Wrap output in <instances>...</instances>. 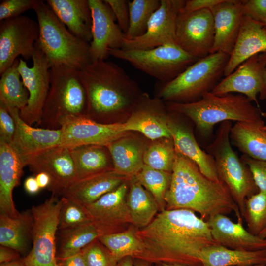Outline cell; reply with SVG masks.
<instances>
[{
    "instance_id": "1f68e13d",
    "label": "cell",
    "mask_w": 266,
    "mask_h": 266,
    "mask_svg": "<svg viewBox=\"0 0 266 266\" xmlns=\"http://www.w3.org/2000/svg\"><path fill=\"white\" fill-rule=\"evenodd\" d=\"M264 125V122H236L230 130L231 144L244 155L266 161V131L262 129Z\"/></svg>"
},
{
    "instance_id": "f6af8a7d",
    "label": "cell",
    "mask_w": 266,
    "mask_h": 266,
    "mask_svg": "<svg viewBox=\"0 0 266 266\" xmlns=\"http://www.w3.org/2000/svg\"><path fill=\"white\" fill-rule=\"evenodd\" d=\"M242 160L249 167L259 191H266V161L255 160L242 155Z\"/></svg>"
},
{
    "instance_id": "74e56055",
    "label": "cell",
    "mask_w": 266,
    "mask_h": 266,
    "mask_svg": "<svg viewBox=\"0 0 266 266\" xmlns=\"http://www.w3.org/2000/svg\"><path fill=\"white\" fill-rule=\"evenodd\" d=\"M160 4L161 0L129 1V25L125 38L132 40L143 35L149 20Z\"/></svg>"
},
{
    "instance_id": "7c38bea8",
    "label": "cell",
    "mask_w": 266,
    "mask_h": 266,
    "mask_svg": "<svg viewBox=\"0 0 266 266\" xmlns=\"http://www.w3.org/2000/svg\"><path fill=\"white\" fill-rule=\"evenodd\" d=\"M39 36L38 22L26 16L0 21V75L22 56L25 60L32 58L35 43Z\"/></svg>"
},
{
    "instance_id": "e7e4bbea",
    "label": "cell",
    "mask_w": 266,
    "mask_h": 266,
    "mask_svg": "<svg viewBox=\"0 0 266 266\" xmlns=\"http://www.w3.org/2000/svg\"><path fill=\"white\" fill-rule=\"evenodd\" d=\"M262 129H263V130L266 131V125H264V126L262 127Z\"/></svg>"
},
{
    "instance_id": "cb8c5ba5",
    "label": "cell",
    "mask_w": 266,
    "mask_h": 266,
    "mask_svg": "<svg viewBox=\"0 0 266 266\" xmlns=\"http://www.w3.org/2000/svg\"><path fill=\"white\" fill-rule=\"evenodd\" d=\"M266 53V28L261 23L243 15L240 32L224 71L232 73L252 56Z\"/></svg>"
},
{
    "instance_id": "ab89813d",
    "label": "cell",
    "mask_w": 266,
    "mask_h": 266,
    "mask_svg": "<svg viewBox=\"0 0 266 266\" xmlns=\"http://www.w3.org/2000/svg\"><path fill=\"white\" fill-rule=\"evenodd\" d=\"M176 152L172 138L154 141L144 151V165L155 169L172 172Z\"/></svg>"
},
{
    "instance_id": "60d3db41",
    "label": "cell",
    "mask_w": 266,
    "mask_h": 266,
    "mask_svg": "<svg viewBox=\"0 0 266 266\" xmlns=\"http://www.w3.org/2000/svg\"><path fill=\"white\" fill-rule=\"evenodd\" d=\"M243 217L248 231L255 235L266 228V191H259L246 200Z\"/></svg>"
},
{
    "instance_id": "44dd1931",
    "label": "cell",
    "mask_w": 266,
    "mask_h": 266,
    "mask_svg": "<svg viewBox=\"0 0 266 266\" xmlns=\"http://www.w3.org/2000/svg\"><path fill=\"white\" fill-rule=\"evenodd\" d=\"M214 39L211 53L231 54L236 43L243 16L242 1L223 0L211 9Z\"/></svg>"
},
{
    "instance_id": "9f6ffc18",
    "label": "cell",
    "mask_w": 266,
    "mask_h": 266,
    "mask_svg": "<svg viewBox=\"0 0 266 266\" xmlns=\"http://www.w3.org/2000/svg\"><path fill=\"white\" fill-rule=\"evenodd\" d=\"M0 266H26L24 259H19L10 262L1 263Z\"/></svg>"
},
{
    "instance_id": "94428289",
    "label": "cell",
    "mask_w": 266,
    "mask_h": 266,
    "mask_svg": "<svg viewBox=\"0 0 266 266\" xmlns=\"http://www.w3.org/2000/svg\"><path fill=\"white\" fill-rule=\"evenodd\" d=\"M258 236L261 238L266 239V228L263 230Z\"/></svg>"
},
{
    "instance_id": "4fadbf2b",
    "label": "cell",
    "mask_w": 266,
    "mask_h": 266,
    "mask_svg": "<svg viewBox=\"0 0 266 266\" xmlns=\"http://www.w3.org/2000/svg\"><path fill=\"white\" fill-rule=\"evenodd\" d=\"M214 39V26L210 9L180 11L177 20L176 44L199 60L211 53Z\"/></svg>"
},
{
    "instance_id": "277c9868",
    "label": "cell",
    "mask_w": 266,
    "mask_h": 266,
    "mask_svg": "<svg viewBox=\"0 0 266 266\" xmlns=\"http://www.w3.org/2000/svg\"><path fill=\"white\" fill-rule=\"evenodd\" d=\"M252 102L240 94L218 96L209 92L197 101L185 103L168 102V106L171 111L190 119L200 136L207 139L213 135L214 126L220 122H263L262 111Z\"/></svg>"
},
{
    "instance_id": "ee69618b",
    "label": "cell",
    "mask_w": 266,
    "mask_h": 266,
    "mask_svg": "<svg viewBox=\"0 0 266 266\" xmlns=\"http://www.w3.org/2000/svg\"><path fill=\"white\" fill-rule=\"evenodd\" d=\"M39 0H3L0 3V21L18 17L33 9Z\"/></svg>"
},
{
    "instance_id": "7a4b0ae2",
    "label": "cell",
    "mask_w": 266,
    "mask_h": 266,
    "mask_svg": "<svg viewBox=\"0 0 266 266\" xmlns=\"http://www.w3.org/2000/svg\"><path fill=\"white\" fill-rule=\"evenodd\" d=\"M171 173V183L165 197L166 209L191 210L206 221L214 215L234 211L238 220H242L227 186L220 180L207 178L186 157L176 153Z\"/></svg>"
},
{
    "instance_id": "6da1fadb",
    "label": "cell",
    "mask_w": 266,
    "mask_h": 266,
    "mask_svg": "<svg viewBox=\"0 0 266 266\" xmlns=\"http://www.w3.org/2000/svg\"><path fill=\"white\" fill-rule=\"evenodd\" d=\"M136 234L143 246L136 259L155 264L202 266L201 250L216 244L206 221L188 209L161 210Z\"/></svg>"
},
{
    "instance_id": "f5cc1de1",
    "label": "cell",
    "mask_w": 266,
    "mask_h": 266,
    "mask_svg": "<svg viewBox=\"0 0 266 266\" xmlns=\"http://www.w3.org/2000/svg\"><path fill=\"white\" fill-rule=\"evenodd\" d=\"M26 191L30 194H35L40 189L35 177L30 176L27 178L24 183Z\"/></svg>"
},
{
    "instance_id": "f35d334b",
    "label": "cell",
    "mask_w": 266,
    "mask_h": 266,
    "mask_svg": "<svg viewBox=\"0 0 266 266\" xmlns=\"http://www.w3.org/2000/svg\"><path fill=\"white\" fill-rule=\"evenodd\" d=\"M135 177L153 196L160 211L166 209L165 197L171 183V172L155 169L144 165Z\"/></svg>"
},
{
    "instance_id": "603a6c76",
    "label": "cell",
    "mask_w": 266,
    "mask_h": 266,
    "mask_svg": "<svg viewBox=\"0 0 266 266\" xmlns=\"http://www.w3.org/2000/svg\"><path fill=\"white\" fill-rule=\"evenodd\" d=\"M25 166L11 144L0 140V213L13 217L20 213L15 208L12 193L19 184Z\"/></svg>"
},
{
    "instance_id": "8d00e7d4",
    "label": "cell",
    "mask_w": 266,
    "mask_h": 266,
    "mask_svg": "<svg viewBox=\"0 0 266 266\" xmlns=\"http://www.w3.org/2000/svg\"><path fill=\"white\" fill-rule=\"evenodd\" d=\"M62 232L57 256L58 259L68 257L80 252L86 246L101 235L92 222Z\"/></svg>"
},
{
    "instance_id": "6f0895ef",
    "label": "cell",
    "mask_w": 266,
    "mask_h": 266,
    "mask_svg": "<svg viewBox=\"0 0 266 266\" xmlns=\"http://www.w3.org/2000/svg\"><path fill=\"white\" fill-rule=\"evenodd\" d=\"M133 262L134 266H153L152 264L140 259H133ZM153 266H162V265L161 264H156Z\"/></svg>"
},
{
    "instance_id": "d6986e66",
    "label": "cell",
    "mask_w": 266,
    "mask_h": 266,
    "mask_svg": "<svg viewBox=\"0 0 266 266\" xmlns=\"http://www.w3.org/2000/svg\"><path fill=\"white\" fill-rule=\"evenodd\" d=\"M35 174L47 173L51 182L48 188L53 194H63L77 180L75 165L68 148L61 145L45 150L31 158L27 165Z\"/></svg>"
},
{
    "instance_id": "ffe728a7",
    "label": "cell",
    "mask_w": 266,
    "mask_h": 266,
    "mask_svg": "<svg viewBox=\"0 0 266 266\" xmlns=\"http://www.w3.org/2000/svg\"><path fill=\"white\" fill-rule=\"evenodd\" d=\"M7 109L13 118L16 126L11 145L26 166L28 161L35 155L49 148L61 145V129L34 128L21 118L19 109Z\"/></svg>"
},
{
    "instance_id": "bcb514c9",
    "label": "cell",
    "mask_w": 266,
    "mask_h": 266,
    "mask_svg": "<svg viewBox=\"0 0 266 266\" xmlns=\"http://www.w3.org/2000/svg\"><path fill=\"white\" fill-rule=\"evenodd\" d=\"M15 129L13 118L6 107L0 103V140L11 144Z\"/></svg>"
},
{
    "instance_id": "8992f818",
    "label": "cell",
    "mask_w": 266,
    "mask_h": 266,
    "mask_svg": "<svg viewBox=\"0 0 266 266\" xmlns=\"http://www.w3.org/2000/svg\"><path fill=\"white\" fill-rule=\"evenodd\" d=\"M50 73V88L40 125L59 129L60 121L65 117L87 116V96L78 70L63 65L52 66Z\"/></svg>"
},
{
    "instance_id": "7bdbcfd3",
    "label": "cell",
    "mask_w": 266,
    "mask_h": 266,
    "mask_svg": "<svg viewBox=\"0 0 266 266\" xmlns=\"http://www.w3.org/2000/svg\"><path fill=\"white\" fill-rule=\"evenodd\" d=\"M81 252L86 266H116L118 262L98 239L86 246Z\"/></svg>"
},
{
    "instance_id": "d6a6232c",
    "label": "cell",
    "mask_w": 266,
    "mask_h": 266,
    "mask_svg": "<svg viewBox=\"0 0 266 266\" xmlns=\"http://www.w3.org/2000/svg\"><path fill=\"white\" fill-rule=\"evenodd\" d=\"M111 155L113 170L129 178L135 176L144 166L145 150L136 140L124 136L107 146Z\"/></svg>"
},
{
    "instance_id": "5b68a950",
    "label": "cell",
    "mask_w": 266,
    "mask_h": 266,
    "mask_svg": "<svg viewBox=\"0 0 266 266\" xmlns=\"http://www.w3.org/2000/svg\"><path fill=\"white\" fill-rule=\"evenodd\" d=\"M33 10L39 27L37 43L52 66L79 70L92 62L89 43L72 33L47 3L39 0Z\"/></svg>"
},
{
    "instance_id": "836d02e7",
    "label": "cell",
    "mask_w": 266,
    "mask_h": 266,
    "mask_svg": "<svg viewBox=\"0 0 266 266\" xmlns=\"http://www.w3.org/2000/svg\"><path fill=\"white\" fill-rule=\"evenodd\" d=\"M129 182L127 204L132 225L139 229L147 226L160 209L153 196L138 182L135 176L130 178Z\"/></svg>"
},
{
    "instance_id": "be15d7a7",
    "label": "cell",
    "mask_w": 266,
    "mask_h": 266,
    "mask_svg": "<svg viewBox=\"0 0 266 266\" xmlns=\"http://www.w3.org/2000/svg\"><path fill=\"white\" fill-rule=\"evenodd\" d=\"M266 266V265H254V266Z\"/></svg>"
},
{
    "instance_id": "681fc988",
    "label": "cell",
    "mask_w": 266,
    "mask_h": 266,
    "mask_svg": "<svg viewBox=\"0 0 266 266\" xmlns=\"http://www.w3.org/2000/svg\"><path fill=\"white\" fill-rule=\"evenodd\" d=\"M223 0H185L181 11L192 12L212 8L222 2Z\"/></svg>"
},
{
    "instance_id": "91938a15",
    "label": "cell",
    "mask_w": 266,
    "mask_h": 266,
    "mask_svg": "<svg viewBox=\"0 0 266 266\" xmlns=\"http://www.w3.org/2000/svg\"><path fill=\"white\" fill-rule=\"evenodd\" d=\"M162 266H189L185 265L179 264H169V263H163L161 264Z\"/></svg>"
},
{
    "instance_id": "6125c7cd",
    "label": "cell",
    "mask_w": 266,
    "mask_h": 266,
    "mask_svg": "<svg viewBox=\"0 0 266 266\" xmlns=\"http://www.w3.org/2000/svg\"><path fill=\"white\" fill-rule=\"evenodd\" d=\"M263 25L265 26V27L266 28V18L265 20L264 21V23H263Z\"/></svg>"
},
{
    "instance_id": "83f0119b",
    "label": "cell",
    "mask_w": 266,
    "mask_h": 266,
    "mask_svg": "<svg viewBox=\"0 0 266 266\" xmlns=\"http://www.w3.org/2000/svg\"><path fill=\"white\" fill-rule=\"evenodd\" d=\"M46 2L72 33L91 42L92 16L88 0H47Z\"/></svg>"
},
{
    "instance_id": "5bb4252c",
    "label": "cell",
    "mask_w": 266,
    "mask_h": 266,
    "mask_svg": "<svg viewBox=\"0 0 266 266\" xmlns=\"http://www.w3.org/2000/svg\"><path fill=\"white\" fill-rule=\"evenodd\" d=\"M62 131L61 146L71 148L84 145L107 146L125 136L123 123H102L87 116H71L64 118L60 123Z\"/></svg>"
},
{
    "instance_id": "7dc6e473",
    "label": "cell",
    "mask_w": 266,
    "mask_h": 266,
    "mask_svg": "<svg viewBox=\"0 0 266 266\" xmlns=\"http://www.w3.org/2000/svg\"><path fill=\"white\" fill-rule=\"evenodd\" d=\"M112 10L117 22V24L125 34L129 25L128 0H104Z\"/></svg>"
},
{
    "instance_id": "680465c9",
    "label": "cell",
    "mask_w": 266,
    "mask_h": 266,
    "mask_svg": "<svg viewBox=\"0 0 266 266\" xmlns=\"http://www.w3.org/2000/svg\"><path fill=\"white\" fill-rule=\"evenodd\" d=\"M259 56L260 58L264 63L266 68V53L259 54ZM261 115L262 117L266 118V112H262Z\"/></svg>"
},
{
    "instance_id": "4dcf8cb0",
    "label": "cell",
    "mask_w": 266,
    "mask_h": 266,
    "mask_svg": "<svg viewBox=\"0 0 266 266\" xmlns=\"http://www.w3.org/2000/svg\"><path fill=\"white\" fill-rule=\"evenodd\" d=\"M33 218L30 209L16 217L0 213V244L14 249L20 254L28 249L32 240Z\"/></svg>"
},
{
    "instance_id": "4316f807",
    "label": "cell",
    "mask_w": 266,
    "mask_h": 266,
    "mask_svg": "<svg viewBox=\"0 0 266 266\" xmlns=\"http://www.w3.org/2000/svg\"><path fill=\"white\" fill-rule=\"evenodd\" d=\"M129 179L112 170L77 180L66 189L63 194L85 206L114 190Z\"/></svg>"
},
{
    "instance_id": "9c48e42d",
    "label": "cell",
    "mask_w": 266,
    "mask_h": 266,
    "mask_svg": "<svg viewBox=\"0 0 266 266\" xmlns=\"http://www.w3.org/2000/svg\"><path fill=\"white\" fill-rule=\"evenodd\" d=\"M109 54L128 62L162 82L172 80L198 60L176 44L142 50L110 49Z\"/></svg>"
},
{
    "instance_id": "db71d44e",
    "label": "cell",
    "mask_w": 266,
    "mask_h": 266,
    "mask_svg": "<svg viewBox=\"0 0 266 266\" xmlns=\"http://www.w3.org/2000/svg\"><path fill=\"white\" fill-rule=\"evenodd\" d=\"M35 177L40 189L48 188L51 184V178L45 172H39L35 174Z\"/></svg>"
},
{
    "instance_id": "7402d4cb",
    "label": "cell",
    "mask_w": 266,
    "mask_h": 266,
    "mask_svg": "<svg viewBox=\"0 0 266 266\" xmlns=\"http://www.w3.org/2000/svg\"><path fill=\"white\" fill-rule=\"evenodd\" d=\"M206 222L216 244L236 250L266 249V239L245 229L242 220L234 223L226 215L219 214L209 217Z\"/></svg>"
},
{
    "instance_id": "f546056e",
    "label": "cell",
    "mask_w": 266,
    "mask_h": 266,
    "mask_svg": "<svg viewBox=\"0 0 266 266\" xmlns=\"http://www.w3.org/2000/svg\"><path fill=\"white\" fill-rule=\"evenodd\" d=\"M68 148L77 180L113 170L112 159L106 146L84 145Z\"/></svg>"
},
{
    "instance_id": "c3c4849f",
    "label": "cell",
    "mask_w": 266,
    "mask_h": 266,
    "mask_svg": "<svg viewBox=\"0 0 266 266\" xmlns=\"http://www.w3.org/2000/svg\"><path fill=\"white\" fill-rule=\"evenodd\" d=\"M242 1L243 15L263 24L266 18V0Z\"/></svg>"
},
{
    "instance_id": "e575fe53",
    "label": "cell",
    "mask_w": 266,
    "mask_h": 266,
    "mask_svg": "<svg viewBox=\"0 0 266 266\" xmlns=\"http://www.w3.org/2000/svg\"><path fill=\"white\" fill-rule=\"evenodd\" d=\"M19 60L13 64L1 75L0 79V103L7 108H15L22 110L28 104L29 93L20 79L18 69Z\"/></svg>"
},
{
    "instance_id": "f907efd6",
    "label": "cell",
    "mask_w": 266,
    "mask_h": 266,
    "mask_svg": "<svg viewBox=\"0 0 266 266\" xmlns=\"http://www.w3.org/2000/svg\"><path fill=\"white\" fill-rule=\"evenodd\" d=\"M58 266H86L82 252L65 258H57Z\"/></svg>"
},
{
    "instance_id": "816d5d0a",
    "label": "cell",
    "mask_w": 266,
    "mask_h": 266,
    "mask_svg": "<svg viewBox=\"0 0 266 266\" xmlns=\"http://www.w3.org/2000/svg\"><path fill=\"white\" fill-rule=\"evenodd\" d=\"M20 259V253L14 249L0 245V263L10 262Z\"/></svg>"
},
{
    "instance_id": "d590c367",
    "label": "cell",
    "mask_w": 266,
    "mask_h": 266,
    "mask_svg": "<svg viewBox=\"0 0 266 266\" xmlns=\"http://www.w3.org/2000/svg\"><path fill=\"white\" fill-rule=\"evenodd\" d=\"M136 230L133 226L122 232L101 235L98 239L118 262L128 256L136 259L143 249L142 243L136 234Z\"/></svg>"
},
{
    "instance_id": "2e32d148",
    "label": "cell",
    "mask_w": 266,
    "mask_h": 266,
    "mask_svg": "<svg viewBox=\"0 0 266 266\" xmlns=\"http://www.w3.org/2000/svg\"><path fill=\"white\" fill-rule=\"evenodd\" d=\"M129 179L114 190L84 206L101 235L123 231L126 230L124 228L132 224L126 201Z\"/></svg>"
},
{
    "instance_id": "9a60e30c",
    "label": "cell",
    "mask_w": 266,
    "mask_h": 266,
    "mask_svg": "<svg viewBox=\"0 0 266 266\" xmlns=\"http://www.w3.org/2000/svg\"><path fill=\"white\" fill-rule=\"evenodd\" d=\"M185 0H161L159 7L148 21L145 33L132 40L124 39L122 49H149L176 44L178 16Z\"/></svg>"
},
{
    "instance_id": "52a82bcc",
    "label": "cell",
    "mask_w": 266,
    "mask_h": 266,
    "mask_svg": "<svg viewBox=\"0 0 266 266\" xmlns=\"http://www.w3.org/2000/svg\"><path fill=\"white\" fill-rule=\"evenodd\" d=\"M232 126L231 121L221 123L214 140L205 149L214 160L219 180L228 187L243 217L246 200L259 190L249 167L232 147L230 139Z\"/></svg>"
},
{
    "instance_id": "e0dca14e",
    "label": "cell",
    "mask_w": 266,
    "mask_h": 266,
    "mask_svg": "<svg viewBox=\"0 0 266 266\" xmlns=\"http://www.w3.org/2000/svg\"><path fill=\"white\" fill-rule=\"evenodd\" d=\"M211 92L218 96L238 93L256 102L259 107L257 96L261 100L266 99V68L259 54L248 59L224 77Z\"/></svg>"
},
{
    "instance_id": "ac0fdd59",
    "label": "cell",
    "mask_w": 266,
    "mask_h": 266,
    "mask_svg": "<svg viewBox=\"0 0 266 266\" xmlns=\"http://www.w3.org/2000/svg\"><path fill=\"white\" fill-rule=\"evenodd\" d=\"M91 11L92 40L89 43L92 61L105 60L110 49H122L124 33L116 23L109 6L102 0H88Z\"/></svg>"
},
{
    "instance_id": "8fae6325",
    "label": "cell",
    "mask_w": 266,
    "mask_h": 266,
    "mask_svg": "<svg viewBox=\"0 0 266 266\" xmlns=\"http://www.w3.org/2000/svg\"><path fill=\"white\" fill-rule=\"evenodd\" d=\"M32 59L33 64L31 67H29L22 59H19L18 69L29 93L28 104L20 110V115L30 125H40L50 88V70L52 65L37 41L35 44Z\"/></svg>"
},
{
    "instance_id": "30bf717a",
    "label": "cell",
    "mask_w": 266,
    "mask_h": 266,
    "mask_svg": "<svg viewBox=\"0 0 266 266\" xmlns=\"http://www.w3.org/2000/svg\"><path fill=\"white\" fill-rule=\"evenodd\" d=\"M63 198L54 194L43 203L33 206L32 247L24 260L26 266H58L56 235Z\"/></svg>"
},
{
    "instance_id": "ba28073f",
    "label": "cell",
    "mask_w": 266,
    "mask_h": 266,
    "mask_svg": "<svg viewBox=\"0 0 266 266\" xmlns=\"http://www.w3.org/2000/svg\"><path fill=\"white\" fill-rule=\"evenodd\" d=\"M230 56L211 53L188 66L172 80L163 82L159 98L168 102L190 103L200 100L219 83Z\"/></svg>"
},
{
    "instance_id": "f1b7e54d",
    "label": "cell",
    "mask_w": 266,
    "mask_h": 266,
    "mask_svg": "<svg viewBox=\"0 0 266 266\" xmlns=\"http://www.w3.org/2000/svg\"><path fill=\"white\" fill-rule=\"evenodd\" d=\"M200 259L202 266H251L266 265V249L255 251L229 248L218 244L204 248Z\"/></svg>"
},
{
    "instance_id": "b9f144b4",
    "label": "cell",
    "mask_w": 266,
    "mask_h": 266,
    "mask_svg": "<svg viewBox=\"0 0 266 266\" xmlns=\"http://www.w3.org/2000/svg\"><path fill=\"white\" fill-rule=\"evenodd\" d=\"M63 198L59 225L60 230H68L92 222L83 206L66 197Z\"/></svg>"
},
{
    "instance_id": "11a10c76",
    "label": "cell",
    "mask_w": 266,
    "mask_h": 266,
    "mask_svg": "<svg viewBox=\"0 0 266 266\" xmlns=\"http://www.w3.org/2000/svg\"><path fill=\"white\" fill-rule=\"evenodd\" d=\"M116 266H134L133 259L130 256L125 257L118 262Z\"/></svg>"
},
{
    "instance_id": "d4e9b609",
    "label": "cell",
    "mask_w": 266,
    "mask_h": 266,
    "mask_svg": "<svg viewBox=\"0 0 266 266\" xmlns=\"http://www.w3.org/2000/svg\"><path fill=\"white\" fill-rule=\"evenodd\" d=\"M141 99L127 121L124 123L126 132L136 131L155 140L172 138L168 126V116L159 111L160 105L155 100Z\"/></svg>"
},
{
    "instance_id": "484cf974",
    "label": "cell",
    "mask_w": 266,
    "mask_h": 266,
    "mask_svg": "<svg viewBox=\"0 0 266 266\" xmlns=\"http://www.w3.org/2000/svg\"><path fill=\"white\" fill-rule=\"evenodd\" d=\"M168 126L175 152L194 162L201 173L209 179L219 181L213 157L201 149L192 131L169 116Z\"/></svg>"
},
{
    "instance_id": "3957f363",
    "label": "cell",
    "mask_w": 266,
    "mask_h": 266,
    "mask_svg": "<svg viewBox=\"0 0 266 266\" xmlns=\"http://www.w3.org/2000/svg\"><path fill=\"white\" fill-rule=\"evenodd\" d=\"M78 74L87 96L86 115L97 122L107 123L115 115L134 109L141 99L136 82L113 62L92 61Z\"/></svg>"
}]
</instances>
